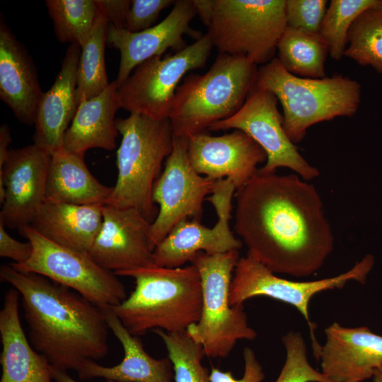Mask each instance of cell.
Masks as SVG:
<instances>
[{
    "label": "cell",
    "mask_w": 382,
    "mask_h": 382,
    "mask_svg": "<svg viewBox=\"0 0 382 382\" xmlns=\"http://www.w3.org/2000/svg\"><path fill=\"white\" fill-rule=\"evenodd\" d=\"M282 341L286 359L275 382H332L309 364L306 345L301 332L290 331Z\"/></svg>",
    "instance_id": "obj_33"
},
{
    "label": "cell",
    "mask_w": 382,
    "mask_h": 382,
    "mask_svg": "<svg viewBox=\"0 0 382 382\" xmlns=\"http://www.w3.org/2000/svg\"><path fill=\"white\" fill-rule=\"evenodd\" d=\"M96 3L99 11L108 20L109 23L117 28L126 29L131 1L96 0Z\"/></svg>",
    "instance_id": "obj_38"
},
{
    "label": "cell",
    "mask_w": 382,
    "mask_h": 382,
    "mask_svg": "<svg viewBox=\"0 0 382 382\" xmlns=\"http://www.w3.org/2000/svg\"><path fill=\"white\" fill-rule=\"evenodd\" d=\"M371 378L373 382H382V366L375 370Z\"/></svg>",
    "instance_id": "obj_42"
},
{
    "label": "cell",
    "mask_w": 382,
    "mask_h": 382,
    "mask_svg": "<svg viewBox=\"0 0 382 382\" xmlns=\"http://www.w3.org/2000/svg\"><path fill=\"white\" fill-rule=\"evenodd\" d=\"M286 0H214L207 33L220 54L270 62L287 25Z\"/></svg>",
    "instance_id": "obj_8"
},
{
    "label": "cell",
    "mask_w": 382,
    "mask_h": 382,
    "mask_svg": "<svg viewBox=\"0 0 382 382\" xmlns=\"http://www.w3.org/2000/svg\"><path fill=\"white\" fill-rule=\"evenodd\" d=\"M0 278L20 294L29 341L50 364L76 372L109 350L103 308L74 290L33 272L0 267Z\"/></svg>",
    "instance_id": "obj_2"
},
{
    "label": "cell",
    "mask_w": 382,
    "mask_h": 382,
    "mask_svg": "<svg viewBox=\"0 0 382 382\" xmlns=\"http://www.w3.org/2000/svg\"><path fill=\"white\" fill-rule=\"evenodd\" d=\"M51 375L54 382H79L71 377L66 371L55 368L50 365V367ZM107 382H117L113 381H108Z\"/></svg>",
    "instance_id": "obj_41"
},
{
    "label": "cell",
    "mask_w": 382,
    "mask_h": 382,
    "mask_svg": "<svg viewBox=\"0 0 382 382\" xmlns=\"http://www.w3.org/2000/svg\"><path fill=\"white\" fill-rule=\"evenodd\" d=\"M326 0H286L288 27L311 33H319L327 11Z\"/></svg>",
    "instance_id": "obj_34"
},
{
    "label": "cell",
    "mask_w": 382,
    "mask_h": 382,
    "mask_svg": "<svg viewBox=\"0 0 382 382\" xmlns=\"http://www.w3.org/2000/svg\"><path fill=\"white\" fill-rule=\"evenodd\" d=\"M379 7L382 8V0H378Z\"/></svg>",
    "instance_id": "obj_43"
},
{
    "label": "cell",
    "mask_w": 382,
    "mask_h": 382,
    "mask_svg": "<svg viewBox=\"0 0 382 382\" xmlns=\"http://www.w3.org/2000/svg\"><path fill=\"white\" fill-rule=\"evenodd\" d=\"M20 296L16 289H10L0 311V382H53L47 359L33 348L23 331Z\"/></svg>",
    "instance_id": "obj_22"
},
{
    "label": "cell",
    "mask_w": 382,
    "mask_h": 382,
    "mask_svg": "<svg viewBox=\"0 0 382 382\" xmlns=\"http://www.w3.org/2000/svg\"><path fill=\"white\" fill-rule=\"evenodd\" d=\"M112 187L100 183L87 168L83 157L63 146L51 154L45 200L74 204L103 205Z\"/></svg>",
    "instance_id": "obj_26"
},
{
    "label": "cell",
    "mask_w": 382,
    "mask_h": 382,
    "mask_svg": "<svg viewBox=\"0 0 382 382\" xmlns=\"http://www.w3.org/2000/svg\"><path fill=\"white\" fill-rule=\"evenodd\" d=\"M344 57L382 74V8L363 12L352 25Z\"/></svg>",
    "instance_id": "obj_29"
},
{
    "label": "cell",
    "mask_w": 382,
    "mask_h": 382,
    "mask_svg": "<svg viewBox=\"0 0 382 382\" xmlns=\"http://www.w3.org/2000/svg\"><path fill=\"white\" fill-rule=\"evenodd\" d=\"M325 342L315 354L332 382H363L382 366V336L368 327L335 322L325 330Z\"/></svg>",
    "instance_id": "obj_19"
},
{
    "label": "cell",
    "mask_w": 382,
    "mask_h": 382,
    "mask_svg": "<svg viewBox=\"0 0 382 382\" xmlns=\"http://www.w3.org/2000/svg\"><path fill=\"white\" fill-rule=\"evenodd\" d=\"M213 47L206 33L173 54L142 62L117 88L121 108L156 120L169 119L179 83L188 71L204 66Z\"/></svg>",
    "instance_id": "obj_10"
},
{
    "label": "cell",
    "mask_w": 382,
    "mask_h": 382,
    "mask_svg": "<svg viewBox=\"0 0 382 382\" xmlns=\"http://www.w3.org/2000/svg\"><path fill=\"white\" fill-rule=\"evenodd\" d=\"M235 192L231 180H216L211 195L206 199L215 209L218 218L215 225L209 228L197 219L180 221L155 247L154 264L168 268L181 267L199 252L212 255L239 250L243 242L234 236L229 224Z\"/></svg>",
    "instance_id": "obj_14"
},
{
    "label": "cell",
    "mask_w": 382,
    "mask_h": 382,
    "mask_svg": "<svg viewBox=\"0 0 382 382\" xmlns=\"http://www.w3.org/2000/svg\"><path fill=\"white\" fill-rule=\"evenodd\" d=\"M191 165L200 175L212 180L228 178L236 190L243 187L266 162L262 148L244 132L235 129L221 136L206 131L187 137Z\"/></svg>",
    "instance_id": "obj_18"
},
{
    "label": "cell",
    "mask_w": 382,
    "mask_h": 382,
    "mask_svg": "<svg viewBox=\"0 0 382 382\" xmlns=\"http://www.w3.org/2000/svg\"><path fill=\"white\" fill-rule=\"evenodd\" d=\"M37 74L23 45L6 26L0 23V98L16 117L25 125H34L43 96Z\"/></svg>",
    "instance_id": "obj_20"
},
{
    "label": "cell",
    "mask_w": 382,
    "mask_h": 382,
    "mask_svg": "<svg viewBox=\"0 0 382 382\" xmlns=\"http://www.w3.org/2000/svg\"><path fill=\"white\" fill-rule=\"evenodd\" d=\"M151 224L136 209L103 204L102 226L88 254L114 272L154 265Z\"/></svg>",
    "instance_id": "obj_16"
},
{
    "label": "cell",
    "mask_w": 382,
    "mask_h": 382,
    "mask_svg": "<svg viewBox=\"0 0 382 382\" xmlns=\"http://www.w3.org/2000/svg\"><path fill=\"white\" fill-rule=\"evenodd\" d=\"M80 54L79 45L68 47L60 71L37 108L34 144L51 154L63 146L64 134L77 110L76 75Z\"/></svg>",
    "instance_id": "obj_21"
},
{
    "label": "cell",
    "mask_w": 382,
    "mask_h": 382,
    "mask_svg": "<svg viewBox=\"0 0 382 382\" xmlns=\"http://www.w3.org/2000/svg\"><path fill=\"white\" fill-rule=\"evenodd\" d=\"M277 103L272 93L254 86L236 113L212 124L209 129H235L249 135L267 154L265 166L259 169L260 173H274L279 168H287L304 180H312L320 172L301 155L287 136Z\"/></svg>",
    "instance_id": "obj_12"
},
{
    "label": "cell",
    "mask_w": 382,
    "mask_h": 382,
    "mask_svg": "<svg viewBox=\"0 0 382 382\" xmlns=\"http://www.w3.org/2000/svg\"><path fill=\"white\" fill-rule=\"evenodd\" d=\"M244 374L241 378L236 379L231 371H222L212 366L209 373L210 382H262L265 373L254 351L250 347L243 350Z\"/></svg>",
    "instance_id": "obj_36"
},
{
    "label": "cell",
    "mask_w": 382,
    "mask_h": 382,
    "mask_svg": "<svg viewBox=\"0 0 382 382\" xmlns=\"http://www.w3.org/2000/svg\"><path fill=\"white\" fill-rule=\"evenodd\" d=\"M277 59L289 73L300 77H325V62L329 50L319 33L286 26L277 47Z\"/></svg>",
    "instance_id": "obj_27"
},
{
    "label": "cell",
    "mask_w": 382,
    "mask_h": 382,
    "mask_svg": "<svg viewBox=\"0 0 382 382\" xmlns=\"http://www.w3.org/2000/svg\"><path fill=\"white\" fill-rule=\"evenodd\" d=\"M116 126L122 135L117 151L118 174L105 204L136 209L152 223L157 215L154 186L173 149L170 122L130 113L116 120Z\"/></svg>",
    "instance_id": "obj_6"
},
{
    "label": "cell",
    "mask_w": 382,
    "mask_h": 382,
    "mask_svg": "<svg viewBox=\"0 0 382 382\" xmlns=\"http://www.w3.org/2000/svg\"><path fill=\"white\" fill-rule=\"evenodd\" d=\"M109 21L98 9L92 29L81 46L76 75V100L92 98L105 91L108 82L105 63V47Z\"/></svg>",
    "instance_id": "obj_28"
},
{
    "label": "cell",
    "mask_w": 382,
    "mask_h": 382,
    "mask_svg": "<svg viewBox=\"0 0 382 382\" xmlns=\"http://www.w3.org/2000/svg\"><path fill=\"white\" fill-rule=\"evenodd\" d=\"M254 86L272 93L283 108V127L294 143L312 125L337 117H351L361 102V86L341 74L310 79L288 72L277 58L257 70Z\"/></svg>",
    "instance_id": "obj_5"
},
{
    "label": "cell",
    "mask_w": 382,
    "mask_h": 382,
    "mask_svg": "<svg viewBox=\"0 0 382 382\" xmlns=\"http://www.w3.org/2000/svg\"><path fill=\"white\" fill-rule=\"evenodd\" d=\"M120 108L115 81L99 95L81 101L64 134L63 147L83 157L92 148L115 149L119 134L115 115Z\"/></svg>",
    "instance_id": "obj_25"
},
{
    "label": "cell",
    "mask_w": 382,
    "mask_h": 382,
    "mask_svg": "<svg viewBox=\"0 0 382 382\" xmlns=\"http://www.w3.org/2000/svg\"><path fill=\"white\" fill-rule=\"evenodd\" d=\"M51 154L33 144L11 149L0 170V219L20 230L30 225L45 200Z\"/></svg>",
    "instance_id": "obj_15"
},
{
    "label": "cell",
    "mask_w": 382,
    "mask_h": 382,
    "mask_svg": "<svg viewBox=\"0 0 382 382\" xmlns=\"http://www.w3.org/2000/svg\"><path fill=\"white\" fill-rule=\"evenodd\" d=\"M378 6V0H332L321 23L319 34L330 57L340 60L347 47L349 29L365 11Z\"/></svg>",
    "instance_id": "obj_31"
},
{
    "label": "cell",
    "mask_w": 382,
    "mask_h": 382,
    "mask_svg": "<svg viewBox=\"0 0 382 382\" xmlns=\"http://www.w3.org/2000/svg\"><path fill=\"white\" fill-rule=\"evenodd\" d=\"M257 70L246 57L219 53L207 72L184 78L169 116L173 137H188L233 116L254 87Z\"/></svg>",
    "instance_id": "obj_4"
},
{
    "label": "cell",
    "mask_w": 382,
    "mask_h": 382,
    "mask_svg": "<svg viewBox=\"0 0 382 382\" xmlns=\"http://www.w3.org/2000/svg\"><path fill=\"white\" fill-rule=\"evenodd\" d=\"M239 259V250L199 252L190 262L200 275L202 308L199 320L186 332L212 358H226L238 340H253L257 335L248 324L243 305L231 306L229 301L232 273Z\"/></svg>",
    "instance_id": "obj_7"
},
{
    "label": "cell",
    "mask_w": 382,
    "mask_h": 382,
    "mask_svg": "<svg viewBox=\"0 0 382 382\" xmlns=\"http://www.w3.org/2000/svg\"><path fill=\"white\" fill-rule=\"evenodd\" d=\"M103 223V205L45 200L30 226L60 245L88 253Z\"/></svg>",
    "instance_id": "obj_24"
},
{
    "label": "cell",
    "mask_w": 382,
    "mask_h": 382,
    "mask_svg": "<svg viewBox=\"0 0 382 382\" xmlns=\"http://www.w3.org/2000/svg\"><path fill=\"white\" fill-rule=\"evenodd\" d=\"M187 144V137H173L172 151L154 186L153 200L159 206L151 224L154 248L180 221L189 217L200 221L203 202L216 181L194 169Z\"/></svg>",
    "instance_id": "obj_13"
},
{
    "label": "cell",
    "mask_w": 382,
    "mask_h": 382,
    "mask_svg": "<svg viewBox=\"0 0 382 382\" xmlns=\"http://www.w3.org/2000/svg\"><path fill=\"white\" fill-rule=\"evenodd\" d=\"M372 255H366L351 269L337 276L308 282H296L279 277L250 255L238 261L232 277L229 301L231 306L243 305L255 296H267L295 307L306 320L311 330L314 352L320 348L313 336L308 313L309 303L316 294L326 290L342 289L349 281L364 284L374 265Z\"/></svg>",
    "instance_id": "obj_11"
},
{
    "label": "cell",
    "mask_w": 382,
    "mask_h": 382,
    "mask_svg": "<svg viewBox=\"0 0 382 382\" xmlns=\"http://www.w3.org/2000/svg\"><path fill=\"white\" fill-rule=\"evenodd\" d=\"M115 273L135 281L126 299L110 307L131 334L140 336L157 328L185 332L199 320L202 288L195 265L168 268L154 265Z\"/></svg>",
    "instance_id": "obj_3"
},
{
    "label": "cell",
    "mask_w": 382,
    "mask_h": 382,
    "mask_svg": "<svg viewBox=\"0 0 382 382\" xmlns=\"http://www.w3.org/2000/svg\"><path fill=\"white\" fill-rule=\"evenodd\" d=\"M196 15L192 0H178L162 21L145 30L132 33L109 23L107 43L120 52V67L115 80L117 88L146 60L163 56L169 48L178 52L185 47L184 35H189L196 40L199 39L202 33L190 27Z\"/></svg>",
    "instance_id": "obj_17"
},
{
    "label": "cell",
    "mask_w": 382,
    "mask_h": 382,
    "mask_svg": "<svg viewBox=\"0 0 382 382\" xmlns=\"http://www.w3.org/2000/svg\"><path fill=\"white\" fill-rule=\"evenodd\" d=\"M45 4L57 38L81 47L98 13L96 0H47Z\"/></svg>",
    "instance_id": "obj_30"
},
{
    "label": "cell",
    "mask_w": 382,
    "mask_h": 382,
    "mask_svg": "<svg viewBox=\"0 0 382 382\" xmlns=\"http://www.w3.org/2000/svg\"><path fill=\"white\" fill-rule=\"evenodd\" d=\"M197 14L202 23L209 28L214 7V0H192Z\"/></svg>",
    "instance_id": "obj_39"
},
{
    "label": "cell",
    "mask_w": 382,
    "mask_h": 382,
    "mask_svg": "<svg viewBox=\"0 0 382 382\" xmlns=\"http://www.w3.org/2000/svg\"><path fill=\"white\" fill-rule=\"evenodd\" d=\"M5 226L0 219V256L13 260L15 264H23L32 255V245L29 241L23 243L13 238L6 232Z\"/></svg>",
    "instance_id": "obj_37"
},
{
    "label": "cell",
    "mask_w": 382,
    "mask_h": 382,
    "mask_svg": "<svg viewBox=\"0 0 382 382\" xmlns=\"http://www.w3.org/2000/svg\"><path fill=\"white\" fill-rule=\"evenodd\" d=\"M175 2L173 0L131 1L125 30L138 33L154 26L161 12Z\"/></svg>",
    "instance_id": "obj_35"
},
{
    "label": "cell",
    "mask_w": 382,
    "mask_h": 382,
    "mask_svg": "<svg viewBox=\"0 0 382 382\" xmlns=\"http://www.w3.org/2000/svg\"><path fill=\"white\" fill-rule=\"evenodd\" d=\"M103 310L110 330L123 347L124 358L113 366L88 360L77 371L79 378L87 380L98 377L117 382H173L174 373L170 359L151 357L138 336L126 329L110 307Z\"/></svg>",
    "instance_id": "obj_23"
},
{
    "label": "cell",
    "mask_w": 382,
    "mask_h": 382,
    "mask_svg": "<svg viewBox=\"0 0 382 382\" xmlns=\"http://www.w3.org/2000/svg\"><path fill=\"white\" fill-rule=\"evenodd\" d=\"M19 233L31 243L33 252L24 263H11L15 269L45 276L102 308L117 306L127 297L117 275L97 264L88 253L52 242L30 225Z\"/></svg>",
    "instance_id": "obj_9"
},
{
    "label": "cell",
    "mask_w": 382,
    "mask_h": 382,
    "mask_svg": "<svg viewBox=\"0 0 382 382\" xmlns=\"http://www.w3.org/2000/svg\"><path fill=\"white\" fill-rule=\"evenodd\" d=\"M11 141V132L8 126L4 124L0 127V170L6 163L11 149H8Z\"/></svg>",
    "instance_id": "obj_40"
},
{
    "label": "cell",
    "mask_w": 382,
    "mask_h": 382,
    "mask_svg": "<svg viewBox=\"0 0 382 382\" xmlns=\"http://www.w3.org/2000/svg\"><path fill=\"white\" fill-rule=\"evenodd\" d=\"M153 331L163 341L168 357L172 362L174 382H210L209 373L202 366V347L185 332H168L162 329Z\"/></svg>",
    "instance_id": "obj_32"
},
{
    "label": "cell",
    "mask_w": 382,
    "mask_h": 382,
    "mask_svg": "<svg viewBox=\"0 0 382 382\" xmlns=\"http://www.w3.org/2000/svg\"><path fill=\"white\" fill-rule=\"evenodd\" d=\"M234 197L233 230L247 255L274 274L303 277L322 267L335 238L314 185L258 170Z\"/></svg>",
    "instance_id": "obj_1"
}]
</instances>
